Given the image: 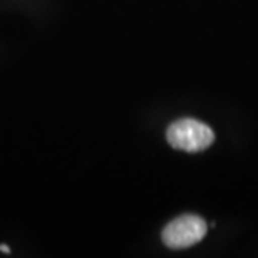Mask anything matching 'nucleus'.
<instances>
[{"mask_svg":"<svg viewBox=\"0 0 258 258\" xmlns=\"http://www.w3.org/2000/svg\"><path fill=\"white\" fill-rule=\"evenodd\" d=\"M169 146L186 153H200L208 149L215 141V133L208 124L193 117H183L169 124L166 131Z\"/></svg>","mask_w":258,"mask_h":258,"instance_id":"1","label":"nucleus"},{"mask_svg":"<svg viewBox=\"0 0 258 258\" xmlns=\"http://www.w3.org/2000/svg\"><path fill=\"white\" fill-rule=\"evenodd\" d=\"M206 223L198 215H181L164 226L161 238L171 250H184L200 243L206 235Z\"/></svg>","mask_w":258,"mask_h":258,"instance_id":"2","label":"nucleus"},{"mask_svg":"<svg viewBox=\"0 0 258 258\" xmlns=\"http://www.w3.org/2000/svg\"><path fill=\"white\" fill-rule=\"evenodd\" d=\"M0 250H2L4 253H10V248H9L7 245H0Z\"/></svg>","mask_w":258,"mask_h":258,"instance_id":"3","label":"nucleus"}]
</instances>
